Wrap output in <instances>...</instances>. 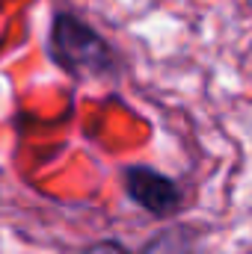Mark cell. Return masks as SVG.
<instances>
[{
  "label": "cell",
  "mask_w": 252,
  "mask_h": 254,
  "mask_svg": "<svg viewBox=\"0 0 252 254\" xmlns=\"http://www.w3.org/2000/svg\"><path fill=\"white\" fill-rule=\"evenodd\" d=\"M51 54L65 71L77 77H98L116 68L113 48L74 15H57L51 30Z\"/></svg>",
  "instance_id": "6da1fadb"
},
{
  "label": "cell",
  "mask_w": 252,
  "mask_h": 254,
  "mask_svg": "<svg viewBox=\"0 0 252 254\" xmlns=\"http://www.w3.org/2000/svg\"><path fill=\"white\" fill-rule=\"evenodd\" d=\"M187 252H190L187 231H163L136 254H187ZM83 254H130V252L122 249V243H98V246L86 249Z\"/></svg>",
  "instance_id": "3957f363"
},
{
  "label": "cell",
  "mask_w": 252,
  "mask_h": 254,
  "mask_svg": "<svg viewBox=\"0 0 252 254\" xmlns=\"http://www.w3.org/2000/svg\"><path fill=\"white\" fill-rule=\"evenodd\" d=\"M125 192L136 207H142L145 213H151L157 219H169L184 207L181 184L160 175L157 169H148V166L125 169Z\"/></svg>",
  "instance_id": "7a4b0ae2"
}]
</instances>
